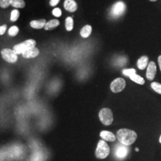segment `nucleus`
Returning a JSON list of instances; mask_svg holds the SVG:
<instances>
[{"label": "nucleus", "mask_w": 161, "mask_h": 161, "mask_svg": "<svg viewBox=\"0 0 161 161\" xmlns=\"http://www.w3.org/2000/svg\"><path fill=\"white\" fill-rule=\"evenodd\" d=\"M19 28L16 26H13L8 30V34L12 36H15L19 32Z\"/></svg>", "instance_id": "4be33fe9"}, {"label": "nucleus", "mask_w": 161, "mask_h": 161, "mask_svg": "<svg viewBox=\"0 0 161 161\" xmlns=\"http://www.w3.org/2000/svg\"><path fill=\"white\" fill-rule=\"evenodd\" d=\"M46 20L45 19H40L38 20H32L31 22L30 25L32 28L40 29L45 27L46 25Z\"/></svg>", "instance_id": "ddd939ff"}, {"label": "nucleus", "mask_w": 161, "mask_h": 161, "mask_svg": "<svg viewBox=\"0 0 161 161\" xmlns=\"http://www.w3.org/2000/svg\"><path fill=\"white\" fill-rule=\"evenodd\" d=\"M52 13H53V14L55 17H59L62 16V11H61V10H60V8H55L53 10Z\"/></svg>", "instance_id": "393cba45"}, {"label": "nucleus", "mask_w": 161, "mask_h": 161, "mask_svg": "<svg viewBox=\"0 0 161 161\" xmlns=\"http://www.w3.org/2000/svg\"><path fill=\"white\" fill-rule=\"evenodd\" d=\"M136 151H137V152H138V151H139V149H138V148H136Z\"/></svg>", "instance_id": "c85d7f7f"}, {"label": "nucleus", "mask_w": 161, "mask_h": 161, "mask_svg": "<svg viewBox=\"0 0 161 161\" xmlns=\"http://www.w3.org/2000/svg\"><path fill=\"white\" fill-rule=\"evenodd\" d=\"M150 1H157V0H150Z\"/></svg>", "instance_id": "7c9ffc66"}, {"label": "nucleus", "mask_w": 161, "mask_h": 161, "mask_svg": "<svg viewBox=\"0 0 161 161\" xmlns=\"http://www.w3.org/2000/svg\"><path fill=\"white\" fill-rule=\"evenodd\" d=\"M59 1H60V0H50V4L52 7H55L58 5Z\"/></svg>", "instance_id": "bb28decb"}, {"label": "nucleus", "mask_w": 161, "mask_h": 161, "mask_svg": "<svg viewBox=\"0 0 161 161\" xmlns=\"http://www.w3.org/2000/svg\"><path fill=\"white\" fill-rule=\"evenodd\" d=\"M129 148L128 146H125L122 144H118L115 146V156L118 159H125L128 154Z\"/></svg>", "instance_id": "0eeeda50"}, {"label": "nucleus", "mask_w": 161, "mask_h": 161, "mask_svg": "<svg viewBox=\"0 0 161 161\" xmlns=\"http://www.w3.org/2000/svg\"><path fill=\"white\" fill-rule=\"evenodd\" d=\"M149 58L147 56H142L137 61V67L141 70H144L148 64Z\"/></svg>", "instance_id": "4468645a"}, {"label": "nucleus", "mask_w": 161, "mask_h": 161, "mask_svg": "<svg viewBox=\"0 0 161 161\" xmlns=\"http://www.w3.org/2000/svg\"><path fill=\"white\" fill-rule=\"evenodd\" d=\"M151 87L152 88L155 92H158V94H161V84L157 82H153L151 84Z\"/></svg>", "instance_id": "aec40b11"}, {"label": "nucleus", "mask_w": 161, "mask_h": 161, "mask_svg": "<svg viewBox=\"0 0 161 161\" xmlns=\"http://www.w3.org/2000/svg\"><path fill=\"white\" fill-rule=\"evenodd\" d=\"M65 27L68 31H71L74 28V20L72 17H68L65 20Z\"/></svg>", "instance_id": "a211bd4d"}, {"label": "nucleus", "mask_w": 161, "mask_h": 161, "mask_svg": "<svg viewBox=\"0 0 161 161\" xmlns=\"http://www.w3.org/2000/svg\"><path fill=\"white\" fill-rule=\"evenodd\" d=\"M40 51L38 48L34 47L33 48H31L28 50L24 52L22 54V56L24 58H35L37 57L39 55Z\"/></svg>", "instance_id": "9b49d317"}, {"label": "nucleus", "mask_w": 161, "mask_h": 161, "mask_svg": "<svg viewBox=\"0 0 161 161\" xmlns=\"http://www.w3.org/2000/svg\"><path fill=\"white\" fill-rule=\"evenodd\" d=\"M1 54L3 58L8 63L14 64L16 63L18 60L17 54L13 50H11L9 48H4L3 50H1Z\"/></svg>", "instance_id": "423d86ee"}, {"label": "nucleus", "mask_w": 161, "mask_h": 161, "mask_svg": "<svg viewBox=\"0 0 161 161\" xmlns=\"http://www.w3.org/2000/svg\"><path fill=\"white\" fill-rule=\"evenodd\" d=\"M158 64H159V66L160 68V70L161 71V56H159L158 58Z\"/></svg>", "instance_id": "cd10ccee"}, {"label": "nucleus", "mask_w": 161, "mask_h": 161, "mask_svg": "<svg viewBox=\"0 0 161 161\" xmlns=\"http://www.w3.org/2000/svg\"><path fill=\"white\" fill-rule=\"evenodd\" d=\"M12 0H0V6L3 8H6L12 5Z\"/></svg>", "instance_id": "5701e85b"}, {"label": "nucleus", "mask_w": 161, "mask_h": 161, "mask_svg": "<svg viewBox=\"0 0 161 161\" xmlns=\"http://www.w3.org/2000/svg\"><path fill=\"white\" fill-rule=\"evenodd\" d=\"M64 7L68 12H74L77 10L78 6L74 0H65Z\"/></svg>", "instance_id": "9d476101"}, {"label": "nucleus", "mask_w": 161, "mask_h": 161, "mask_svg": "<svg viewBox=\"0 0 161 161\" xmlns=\"http://www.w3.org/2000/svg\"><path fill=\"white\" fill-rule=\"evenodd\" d=\"M116 137L121 144L128 146L136 142L137 134L133 130L124 128L117 131Z\"/></svg>", "instance_id": "f257e3e1"}, {"label": "nucleus", "mask_w": 161, "mask_h": 161, "mask_svg": "<svg viewBox=\"0 0 161 161\" xmlns=\"http://www.w3.org/2000/svg\"><path fill=\"white\" fill-rule=\"evenodd\" d=\"M100 136L105 141L108 142H115L116 136L113 132H110L108 131H102L100 133Z\"/></svg>", "instance_id": "f8f14e48"}, {"label": "nucleus", "mask_w": 161, "mask_h": 161, "mask_svg": "<svg viewBox=\"0 0 161 161\" xmlns=\"http://www.w3.org/2000/svg\"><path fill=\"white\" fill-rule=\"evenodd\" d=\"M98 117L102 123L104 125H111L114 121L112 111L109 108H103L100 110L98 114Z\"/></svg>", "instance_id": "20e7f679"}, {"label": "nucleus", "mask_w": 161, "mask_h": 161, "mask_svg": "<svg viewBox=\"0 0 161 161\" xmlns=\"http://www.w3.org/2000/svg\"><path fill=\"white\" fill-rule=\"evenodd\" d=\"M59 25H60V22L58 20V19H53L47 22L46 25L44 27V29L47 31L52 30L56 28Z\"/></svg>", "instance_id": "dca6fc26"}, {"label": "nucleus", "mask_w": 161, "mask_h": 161, "mask_svg": "<svg viewBox=\"0 0 161 161\" xmlns=\"http://www.w3.org/2000/svg\"><path fill=\"white\" fill-rule=\"evenodd\" d=\"M130 78L134 81V82L140 84V85H143L145 83V80H144V78H142V76H140V75L135 74H133L131 76H129Z\"/></svg>", "instance_id": "f3484780"}, {"label": "nucleus", "mask_w": 161, "mask_h": 161, "mask_svg": "<svg viewBox=\"0 0 161 161\" xmlns=\"http://www.w3.org/2000/svg\"><path fill=\"white\" fill-rule=\"evenodd\" d=\"M125 10V4L122 1H118L112 7L110 10V15L114 18L120 17L124 13Z\"/></svg>", "instance_id": "39448f33"}, {"label": "nucleus", "mask_w": 161, "mask_h": 161, "mask_svg": "<svg viewBox=\"0 0 161 161\" xmlns=\"http://www.w3.org/2000/svg\"><path fill=\"white\" fill-rule=\"evenodd\" d=\"M136 72V71L134 69H124L122 70V74L125 76H131L133 74H135Z\"/></svg>", "instance_id": "b1692460"}, {"label": "nucleus", "mask_w": 161, "mask_h": 161, "mask_svg": "<svg viewBox=\"0 0 161 161\" xmlns=\"http://www.w3.org/2000/svg\"><path fill=\"white\" fill-rule=\"evenodd\" d=\"M156 74V66L154 62H150L147 68L146 78L148 80H152L155 77Z\"/></svg>", "instance_id": "1a4fd4ad"}, {"label": "nucleus", "mask_w": 161, "mask_h": 161, "mask_svg": "<svg viewBox=\"0 0 161 161\" xmlns=\"http://www.w3.org/2000/svg\"><path fill=\"white\" fill-rule=\"evenodd\" d=\"M92 32V27L89 25H86L80 30V34L82 37L86 38L90 35Z\"/></svg>", "instance_id": "2eb2a0df"}, {"label": "nucleus", "mask_w": 161, "mask_h": 161, "mask_svg": "<svg viewBox=\"0 0 161 161\" xmlns=\"http://www.w3.org/2000/svg\"><path fill=\"white\" fill-rule=\"evenodd\" d=\"M126 86V82L122 78H118L113 80L110 84V90L113 92H122Z\"/></svg>", "instance_id": "6e6552de"}, {"label": "nucleus", "mask_w": 161, "mask_h": 161, "mask_svg": "<svg viewBox=\"0 0 161 161\" xmlns=\"http://www.w3.org/2000/svg\"><path fill=\"white\" fill-rule=\"evenodd\" d=\"M12 6L17 8H22L25 6L23 0H12Z\"/></svg>", "instance_id": "6ab92c4d"}, {"label": "nucleus", "mask_w": 161, "mask_h": 161, "mask_svg": "<svg viewBox=\"0 0 161 161\" xmlns=\"http://www.w3.org/2000/svg\"><path fill=\"white\" fill-rule=\"evenodd\" d=\"M6 30H7V25H4L1 26L0 27V35H3L4 34Z\"/></svg>", "instance_id": "a878e982"}, {"label": "nucleus", "mask_w": 161, "mask_h": 161, "mask_svg": "<svg viewBox=\"0 0 161 161\" xmlns=\"http://www.w3.org/2000/svg\"><path fill=\"white\" fill-rule=\"evenodd\" d=\"M109 146L104 140H100L98 143L95 155L98 159H105L110 153Z\"/></svg>", "instance_id": "f03ea898"}, {"label": "nucleus", "mask_w": 161, "mask_h": 161, "mask_svg": "<svg viewBox=\"0 0 161 161\" xmlns=\"http://www.w3.org/2000/svg\"><path fill=\"white\" fill-rule=\"evenodd\" d=\"M159 142L161 143V137H160V138H159Z\"/></svg>", "instance_id": "c756f323"}, {"label": "nucleus", "mask_w": 161, "mask_h": 161, "mask_svg": "<svg viewBox=\"0 0 161 161\" xmlns=\"http://www.w3.org/2000/svg\"><path fill=\"white\" fill-rule=\"evenodd\" d=\"M36 44V41L34 40H28L14 46L13 47V50L17 54H23L24 52L35 47Z\"/></svg>", "instance_id": "7ed1b4c3"}, {"label": "nucleus", "mask_w": 161, "mask_h": 161, "mask_svg": "<svg viewBox=\"0 0 161 161\" xmlns=\"http://www.w3.org/2000/svg\"><path fill=\"white\" fill-rule=\"evenodd\" d=\"M20 16V13L19 10L17 9L13 10L11 13V17H10V20L12 22H16L17 20Z\"/></svg>", "instance_id": "412c9836"}]
</instances>
